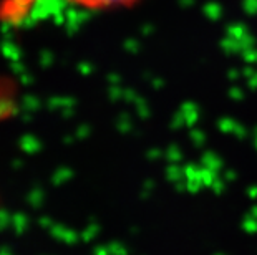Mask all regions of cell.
<instances>
[{
	"label": "cell",
	"mask_w": 257,
	"mask_h": 255,
	"mask_svg": "<svg viewBox=\"0 0 257 255\" xmlns=\"http://www.w3.org/2000/svg\"><path fill=\"white\" fill-rule=\"evenodd\" d=\"M66 2L88 12H111V10L131 8L141 0H66Z\"/></svg>",
	"instance_id": "1"
},
{
	"label": "cell",
	"mask_w": 257,
	"mask_h": 255,
	"mask_svg": "<svg viewBox=\"0 0 257 255\" xmlns=\"http://www.w3.org/2000/svg\"><path fill=\"white\" fill-rule=\"evenodd\" d=\"M5 3L7 5H10V12H12V10H23L25 8V5L27 3H30V0H5Z\"/></svg>",
	"instance_id": "2"
}]
</instances>
